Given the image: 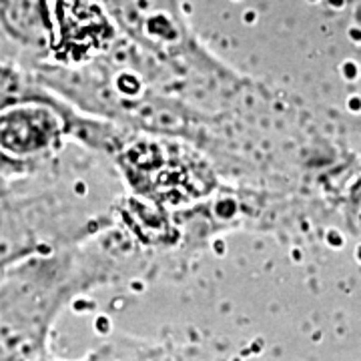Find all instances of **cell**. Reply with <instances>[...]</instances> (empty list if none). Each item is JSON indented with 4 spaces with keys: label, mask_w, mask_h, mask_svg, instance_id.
<instances>
[{
    "label": "cell",
    "mask_w": 361,
    "mask_h": 361,
    "mask_svg": "<svg viewBox=\"0 0 361 361\" xmlns=\"http://www.w3.org/2000/svg\"><path fill=\"white\" fill-rule=\"evenodd\" d=\"M77 239L75 225L66 223L51 197L0 193V273L71 247Z\"/></svg>",
    "instance_id": "2"
},
{
    "label": "cell",
    "mask_w": 361,
    "mask_h": 361,
    "mask_svg": "<svg viewBox=\"0 0 361 361\" xmlns=\"http://www.w3.org/2000/svg\"><path fill=\"white\" fill-rule=\"evenodd\" d=\"M80 130L77 116L44 90L0 111V155L30 169L61 151Z\"/></svg>",
    "instance_id": "3"
},
{
    "label": "cell",
    "mask_w": 361,
    "mask_h": 361,
    "mask_svg": "<svg viewBox=\"0 0 361 361\" xmlns=\"http://www.w3.org/2000/svg\"><path fill=\"white\" fill-rule=\"evenodd\" d=\"M44 89L32 78H28L13 65L0 63V111L16 103H23L26 99L39 97Z\"/></svg>",
    "instance_id": "4"
},
{
    "label": "cell",
    "mask_w": 361,
    "mask_h": 361,
    "mask_svg": "<svg viewBox=\"0 0 361 361\" xmlns=\"http://www.w3.org/2000/svg\"><path fill=\"white\" fill-rule=\"evenodd\" d=\"M87 279L73 245L0 273V360H51L52 325Z\"/></svg>",
    "instance_id": "1"
},
{
    "label": "cell",
    "mask_w": 361,
    "mask_h": 361,
    "mask_svg": "<svg viewBox=\"0 0 361 361\" xmlns=\"http://www.w3.org/2000/svg\"><path fill=\"white\" fill-rule=\"evenodd\" d=\"M28 169L14 163L11 159H6L4 155H0V189L6 187V183L11 179H18L20 175H25Z\"/></svg>",
    "instance_id": "5"
}]
</instances>
